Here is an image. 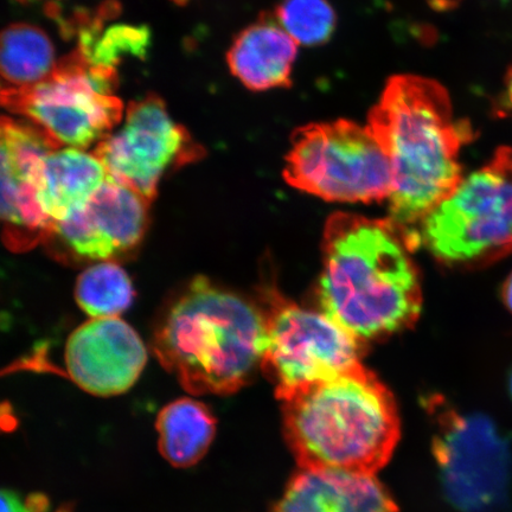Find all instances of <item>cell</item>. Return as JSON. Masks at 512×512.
<instances>
[{
  "label": "cell",
  "instance_id": "6da1fadb",
  "mask_svg": "<svg viewBox=\"0 0 512 512\" xmlns=\"http://www.w3.org/2000/svg\"><path fill=\"white\" fill-rule=\"evenodd\" d=\"M412 242L390 219L332 215L325 224L318 284L325 315L361 342L411 328L422 306Z\"/></svg>",
  "mask_w": 512,
  "mask_h": 512
},
{
  "label": "cell",
  "instance_id": "7a4b0ae2",
  "mask_svg": "<svg viewBox=\"0 0 512 512\" xmlns=\"http://www.w3.org/2000/svg\"><path fill=\"white\" fill-rule=\"evenodd\" d=\"M368 126L393 168L390 220L408 233L462 183L459 153L473 139L471 125L454 118L440 83L398 75L388 81Z\"/></svg>",
  "mask_w": 512,
  "mask_h": 512
},
{
  "label": "cell",
  "instance_id": "3957f363",
  "mask_svg": "<svg viewBox=\"0 0 512 512\" xmlns=\"http://www.w3.org/2000/svg\"><path fill=\"white\" fill-rule=\"evenodd\" d=\"M277 398L286 443L300 469L375 475L399 443L394 396L362 363Z\"/></svg>",
  "mask_w": 512,
  "mask_h": 512
},
{
  "label": "cell",
  "instance_id": "277c9868",
  "mask_svg": "<svg viewBox=\"0 0 512 512\" xmlns=\"http://www.w3.org/2000/svg\"><path fill=\"white\" fill-rule=\"evenodd\" d=\"M266 343L264 312L198 277L165 313L153 350L190 394L229 395L261 366Z\"/></svg>",
  "mask_w": 512,
  "mask_h": 512
},
{
  "label": "cell",
  "instance_id": "5b68a950",
  "mask_svg": "<svg viewBox=\"0 0 512 512\" xmlns=\"http://www.w3.org/2000/svg\"><path fill=\"white\" fill-rule=\"evenodd\" d=\"M418 238L450 265H486L512 253V147H499L464 177L420 224Z\"/></svg>",
  "mask_w": 512,
  "mask_h": 512
},
{
  "label": "cell",
  "instance_id": "8992f818",
  "mask_svg": "<svg viewBox=\"0 0 512 512\" xmlns=\"http://www.w3.org/2000/svg\"><path fill=\"white\" fill-rule=\"evenodd\" d=\"M286 182L330 202L389 198L393 168L369 126L349 120L298 128L286 157Z\"/></svg>",
  "mask_w": 512,
  "mask_h": 512
},
{
  "label": "cell",
  "instance_id": "52a82bcc",
  "mask_svg": "<svg viewBox=\"0 0 512 512\" xmlns=\"http://www.w3.org/2000/svg\"><path fill=\"white\" fill-rule=\"evenodd\" d=\"M115 69L95 67L79 50L57 61L47 79L27 88H3L2 102L21 114L60 147L86 149L110 136L123 118L114 95Z\"/></svg>",
  "mask_w": 512,
  "mask_h": 512
},
{
  "label": "cell",
  "instance_id": "ba28073f",
  "mask_svg": "<svg viewBox=\"0 0 512 512\" xmlns=\"http://www.w3.org/2000/svg\"><path fill=\"white\" fill-rule=\"evenodd\" d=\"M261 367L277 396L332 379L361 364L362 343L325 313L271 293Z\"/></svg>",
  "mask_w": 512,
  "mask_h": 512
},
{
  "label": "cell",
  "instance_id": "9c48e42d",
  "mask_svg": "<svg viewBox=\"0 0 512 512\" xmlns=\"http://www.w3.org/2000/svg\"><path fill=\"white\" fill-rule=\"evenodd\" d=\"M437 425L433 452L448 498L465 512H484L502 501L509 477V450L485 416L463 415L443 400H428Z\"/></svg>",
  "mask_w": 512,
  "mask_h": 512
},
{
  "label": "cell",
  "instance_id": "30bf717a",
  "mask_svg": "<svg viewBox=\"0 0 512 512\" xmlns=\"http://www.w3.org/2000/svg\"><path fill=\"white\" fill-rule=\"evenodd\" d=\"M94 153L108 177L151 203L166 171L194 162L204 151L171 119L162 99L149 95L128 106L124 126L101 140Z\"/></svg>",
  "mask_w": 512,
  "mask_h": 512
},
{
  "label": "cell",
  "instance_id": "8fae6325",
  "mask_svg": "<svg viewBox=\"0 0 512 512\" xmlns=\"http://www.w3.org/2000/svg\"><path fill=\"white\" fill-rule=\"evenodd\" d=\"M48 134L30 121H2V220L11 251L25 252L53 233L38 201L36 179L44 157L59 150Z\"/></svg>",
  "mask_w": 512,
  "mask_h": 512
},
{
  "label": "cell",
  "instance_id": "7c38bea8",
  "mask_svg": "<svg viewBox=\"0 0 512 512\" xmlns=\"http://www.w3.org/2000/svg\"><path fill=\"white\" fill-rule=\"evenodd\" d=\"M145 345L119 317L92 318L69 336L67 375L85 392L108 398L126 393L143 373Z\"/></svg>",
  "mask_w": 512,
  "mask_h": 512
},
{
  "label": "cell",
  "instance_id": "4fadbf2b",
  "mask_svg": "<svg viewBox=\"0 0 512 512\" xmlns=\"http://www.w3.org/2000/svg\"><path fill=\"white\" fill-rule=\"evenodd\" d=\"M150 202L108 177L85 207L60 222L53 233L70 252L105 261L131 251L142 241Z\"/></svg>",
  "mask_w": 512,
  "mask_h": 512
},
{
  "label": "cell",
  "instance_id": "5bb4252c",
  "mask_svg": "<svg viewBox=\"0 0 512 512\" xmlns=\"http://www.w3.org/2000/svg\"><path fill=\"white\" fill-rule=\"evenodd\" d=\"M375 475L300 469L271 512H398Z\"/></svg>",
  "mask_w": 512,
  "mask_h": 512
},
{
  "label": "cell",
  "instance_id": "9a60e30c",
  "mask_svg": "<svg viewBox=\"0 0 512 512\" xmlns=\"http://www.w3.org/2000/svg\"><path fill=\"white\" fill-rule=\"evenodd\" d=\"M298 47L277 18L266 15L236 38L228 53L229 68L252 91L290 87Z\"/></svg>",
  "mask_w": 512,
  "mask_h": 512
},
{
  "label": "cell",
  "instance_id": "2e32d148",
  "mask_svg": "<svg viewBox=\"0 0 512 512\" xmlns=\"http://www.w3.org/2000/svg\"><path fill=\"white\" fill-rule=\"evenodd\" d=\"M107 179L105 165L95 153L73 147L55 150L44 157L38 170V201L55 226L85 207Z\"/></svg>",
  "mask_w": 512,
  "mask_h": 512
},
{
  "label": "cell",
  "instance_id": "e0dca14e",
  "mask_svg": "<svg viewBox=\"0 0 512 512\" xmlns=\"http://www.w3.org/2000/svg\"><path fill=\"white\" fill-rule=\"evenodd\" d=\"M158 446L172 466L191 467L206 456L216 433V419L208 406L194 399L169 403L158 414Z\"/></svg>",
  "mask_w": 512,
  "mask_h": 512
},
{
  "label": "cell",
  "instance_id": "ac0fdd59",
  "mask_svg": "<svg viewBox=\"0 0 512 512\" xmlns=\"http://www.w3.org/2000/svg\"><path fill=\"white\" fill-rule=\"evenodd\" d=\"M53 43L46 32L29 24L5 29L0 68L8 87L27 88L47 79L56 67Z\"/></svg>",
  "mask_w": 512,
  "mask_h": 512
},
{
  "label": "cell",
  "instance_id": "d6986e66",
  "mask_svg": "<svg viewBox=\"0 0 512 512\" xmlns=\"http://www.w3.org/2000/svg\"><path fill=\"white\" fill-rule=\"evenodd\" d=\"M75 298L92 318L118 317L131 306L134 290L130 277L114 262L88 267L76 280Z\"/></svg>",
  "mask_w": 512,
  "mask_h": 512
},
{
  "label": "cell",
  "instance_id": "ffe728a7",
  "mask_svg": "<svg viewBox=\"0 0 512 512\" xmlns=\"http://www.w3.org/2000/svg\"><path fill=\"white\" fill-rule=\"evenodd\" d=\"M150 43V32L143 27L118 24L101 31L96 22L80 35V54L95 67L115 69L121 57H142Z\"/></svg>",
  "mask_w": 512,
  "mask_h": 512
},
{
  "label": "cell",
  "instance_id": "44dd1931",
  "mask_svg": "<svg viewBox=\"0 0 512 512\" xmlns=\"http://www.w3.org/2000/svg\"><path fill=\"white\" fill-rule=\"evenodd\" d=\"M275 18L298 46H320L336 28L335 11L328 0H284Z\"/></svg>",
  "mask_w": 512,
  "mask_h": 512
},
{
  "label": "cell",
  "instance_id": "7402d4cb",
  "mask_svg": "<svg viewBox=\"0 0 512 512\" xmlns=\"http://www.w3.org/2000/svg\"><path fill=\"white\" fill-rule=\"evenodd\" d=\"M494 112L501 118H512V64L505 75L503 92L499 94Z\"/></svg>",
  "mask_w": 512,
  "mask_h": 512
},
{
  "label": "cell",
  "instance_id": "603a6c76",
  "mask_svg": "<svg viewBox=\"0 0 512 512\" xmlns=\"http://www.w3.org/2000/svg\"><path fill=\"white\" fill-rule=\"evenodd\" d=\"M2 512H32L27 503H23L16 492L4 490L2 492Z\"/></svg>",
  "mask_w": 512,
  "mask_h": 512
},
{
  "label": "cell",
  "instance_id": "cb8c5ba5",
  "mask_svg": "<svg viewBox=\"0 0 512 512\" xmlns=\"http://www.w3.org/2000/svg\"><path fill=\"white\" fill-rule=\"evenodd\" d=\"M503 300L505 306H507L509 311L512 313V273L509 275V278L504 283Z\"/></svg>",
  "mask_w": 512,
  "mask_h": 512
},
{
  "label": "cell",
  "instance_id": "d4e9b609",
  "mask_svg": "<svg viewBox=\"0 0 512 512\" xmlns=\"http://www.w3.org/2000/svg\"><path fill=\"white\" fill-rule=\"evenodd\" d=\"M174 2H176L178 4H184V3H187L188 0H174Z\"/></svg>",
  "mask_w": 512,
  "mask_h": 512
},
{
  "label": "cell",
  "instance_id": "484cf974",
  "mask_svg": "<svg viewBox=\"0 0 512 512\" xmlns=\"http://www.w3.org/2000/svg\"><path fill=\"white\" fill-rule=\"evenodd\" d=\"M510 388H511V394H512V377H511V386H510Z\"/></svg>",
  "mask_w": 512,
  "mask_h": 512
}]
</instances>
